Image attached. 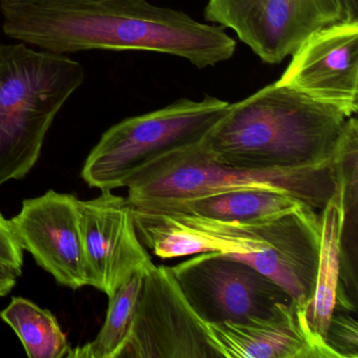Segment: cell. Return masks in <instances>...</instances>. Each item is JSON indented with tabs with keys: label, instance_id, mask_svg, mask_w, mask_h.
<instances>
[{
	"label": "cell",
	"instance_id": "6da1fadb",
	"mask_svg": "<svg viewBox=\"0 0 358 358\" xmlns=\"http://www.w3.org/2000/svg\"><path fill=\"white\" fill-rule=\"evenodd\" d=\"M0 10L8 37L50 53L155 52L205 69L236 52L223 27L146 0H1Z\"/></svg>",
	"mask_w": 358,
	"mask_h": 358
},
{
	"label": "cell",
	"instance_id": "7a4b0ae2",
	"mask_svg": "<svg viewBox=\"0 0 358 358\" xmlns=\"http://www.w3.org/2000/svg\"><path fill=\"white\" fill-rule=\"evenodd\" d=\"M351 117L276 83L230 104L202 144L222 164L244 169L330 165Z\"/></svg>",
	"mask_w": 358,
	"mask_h": 358
},
{
	"label": "cell",
	"instance_id": "3957f363",
	"mask_svg": "<svg viewBox=\"0 0 358 358\" xmlns=\"http://www.w3.org/2000/svg\"><path fill=\"white\" fill-rule=\"evenodd\" d=\"M85 79L68 56L0 45V186L30 173L52 123Z\"/></svg>",
	"mask_w": 358,
	"mask_h": 358
},
{
	"label": "cell",
	"instance_id": "277c9868",
	"mask_svg": "<svg viewBox=\"0 0 358 358\" xmlns=\"http://www.w3.org/2000/svg\"><path fill=\"white\" fill-rule=\"evenodd\" d=\"M129 204L194 199L236 190L288 194L322 211L337 192L332 164L303 169H244L211 158L202 140L169 150L138 169L125 182Z\"/></svg>",
	"mask_w": 358,
	"mask_h": 358
},
{
	"label": "cell",
	"instance_id": "5b68a950",
	"mask_svg": "<svg viewBox=\"0 0 358 358\" xmlns=\"http://www.w3.org/2000/svg\"><path fill=\"white\" fill-rule=\"evenodd\" d=\"M229 103L205 96L180 99L160 110L113 125L90 152L81 171L90 187H124L134 173L171 150L200 141L223 118Z\"/></svg>",
	"mask_w": 358,
	"mask_h": 358
},
{
	"label": "cell",
	"instance_id": "8992f818",
	"mask_svg": "<svg viewBox=\"0 0 358 358\" xmlns=\"http://www.w3.org/2000/svg\"><path fill=\"white\" fill-rule=\"evenodd\" d=\"M205 17L234 30L269 64H280L320 29L353 22L345 0H208Z\"/></svg>",
	"mask_w": 358,
	"mask_h": 358
},
{
	"label": "cell",
	"instance_id": "52a82bcc",
	"mask_svg": "<svg viewBox=\"0 0 358 358\" xmlns=\"http://www.w3.org/2000/svg\"><path fill=\"white\" fill-rule=\"evenodd\" d=\"M171 268L188 303L205 322H244L268 316L280 303L293 301L271 278L225 253H199Z\"/></svg>",
	"mask_w": 358,
	"mask_h": 358
},
{
	"label": "cell",
	"instance_id": "ba28073f",
	"mask_svg": "<svg viewBox=\"0 0 358 358\" xmlns=\"http://www.w3.org/2000/svg\"><path fill=\"white\" fill-rule=\"evenodd\" d=\"M119 358H222L171 267L154 265L144 274L131 335Z\"/></svg>",
	"mask_w": 358,
	"mask_h": 358
},
{
	"label": "cell",
	"instance_id": "9c48e42d",
	"mask_svg": "<svg viewBox=\"0 0 358 358\" xmlns=\"http://www.w3.org/2000/svg\"><path fill=\"white\" fill-rule=\"evenodd\" d=\"M78 209L87 286L110 297L134 274L155 265L127 198L103 190L97 198L79 200Z\"/></svg>",
	"mask_w": 358,
	"mask_h": 358
},
{
	"label": "cell",
	"instance_id": "30bf717a",
	"mask_svg": "<svg viewBox=\"0 0 358 358\" xmlns=\"http://www.w3.org/2000/svg\"><path fill=\"white\" fill-rule=\"evenodd\" d=\"M131 210L140 241L160 259L204 252H261L269 248L280 217L278 215L252 222H224L199 215L155 213L133 207Z\"/></svg>",
	"mask_w": 358,
	"mask_h": 358
},
{
	"label": "cell",
	"instance_id": "8fae6325",
	"mask_svg": "<svg viewBox=\"0 0 358 358\" xmlns=\"http://www.w3.org/2000/svg\"><path fill=\"white\" fill-rule=\"evenodd\" d=\"M278 83L349 117L358 110V22L329 24L294 53Z\"/></svg>",
	"mask_w": 358,
	"mask_h": 358
},
{
	"label": "cell",
	"instance_id": "7c38bea8",
	"mask_svg": "<svg viewBox=\"0 0 358 358\" xmlns=\"http://www.w3.org/2000/svg\"><path fill=\"white\" fill-rule=\"evenodd\" d=\"M78 199L49 190L22 202L11 220L24 250L62 286H87L79 225Z\"/></svg>",
	"mask_w": 358,
	"mask_h": 358
},
{
	"label": "cell",
	"instance_id": "4fadbf2b",
	"mask_svg": "<svg viewBox=\"0 0 358 358\" xmlns=\"http://www.w3.org/2000/svg\"><path fill=\"white\" fill-rule=\"evenodd\" d=\"M306 310L293 299L264 317L205 327L222 358H341L312 330Z\"/></svg>",
	"mask_w": 358,
	"mask_h": 358
},
{
	"label": "cell",
	"instance_id": "5bb4252c",
	"mask_svg": "<svg viewBox=\"0 0 358 358\" xmlns=\"http://www.w3.org/2000/svg\"><path fill=\"white\" fill-rule=\"evenodd\" d=\"M320 240L322 213L303 204L282 215L269 248L227 255L252 266L308 307L315 289Z\"/></svg>",
	"mask_w": 358,
	"mask_h": 358
},
{
	"label": "cell",
	"instance_id": "9a60e30c",
	"mask_svg": "<svg viewBox=\"0 0 358 358\" xmlns=\"http://www.w3.org/2000/svg\"><path fill=\"white\" fill-rule=\"evenodd\" d=\"M303 204L288 194L248 189L201 198L148 201L131 206L155 213L199 215L224 222H252L280 215Z\"/></svg>",
	"mask_w": 358,
	"mask_h": 358
},
{
	"label": "cell",
	"instance_id": "2e32d148",
	"mask_svg": "<svg viewBox=\"0 0 358 358\" xmlns=\"http://www.w3.org/2000/svg\"><path fill=\"white\" fill-rule=\"evenodd\" d=\"M320 213L322 240L317 275L306 315L312 330L324 341L341 280V238L345 217L337 192Z\"/></svg>",
	"mask_w": 358,
	"mask_h": 358
},
{
	"label": "cell",
	"instance_id": "e0dca14e",
	"mask_svg": "<svg viewBox=\"0 0 358 358\" xmlns=\"http://www.w3.org/2000/svg\"><path fill=\"white\" fill-rule=\"evenodd\" d=\"M0 317L13 329L28 357H70L72 348L68 337L50 310L39 307L30 299L15 296L0 312Z\"/></svg>",
	"mask_w": 358,
	"mask_h": 358
},
{
	"label": "cell",
	"instance_id": "ac0fdd59",
	"mask_svg": "<svg viewBox=\"0 0 358 358\" xmlns=\"http://www.w3.org/2000/svg\"><path fill=\"white\" fill-rule=\"evenodd\" d=\"M144 274H134L108 297L101 330L91 343L72 349L69 358H119L131 335Z\"/></svg>",
	"mask_w": 358,
	"mask_h": 358
},
{
	"label": "cell",
	"instance_id": "d6986e66",
	"mask_svg": "<svg viewBox=\"0 0 358 358\" xmlns=\"http://www.w3.org/2000/svg\"><path fill=\"white\" fill-rule=\"evenodd\" d=\"M337 178V194L343 211V224L357 222L358 204V121L348 119L333 157Z\"/></svg>",
	"mask_w": 358,
	"mask_h": 358
},
{
	"label": "cell",
	"instance_id": "ffe728a7",
	"mask_svg": "<svg viewBox=\"0 0 358 358\" xmlns=\"http://www.w3.org/2000/svg\"><path fill=\"white\" fill-rule=\"evenodd\" d=\"M348 310L335 307L327 330V345L341 358H358V326Z\"/></svg>",
	"mask_w": 358,
	"mask_h": 358
},
{
	"label": "cell",
	"instance_id": "44dd1931",
	"mask_svg": "<svg viewBox=\"0 0 358 358\" xmlns=\"http://www.w3.org/2000/svg\"><path fill=\"white\" fill-rule=\"evenodd\" d=\"M0 263L22 271L24 249L11 220L0 213Z\"/></svg>",
	"mask_w": 358,
	"mask_h": 358
},
{
	"label": "cell",
	"instance_id": "7402d4cb",
	"mask_svg": "<svg viewBox=\"0 0 358 358\" xmlns=\"http://www.w3.org/2000/svg\"><path fill=\"white\" fill-rule=\"evenodd\" d=\"M20 270L0 263V297L6 296L15 287L17 278L22 275Z\"/></svg>",
	"mask_w": 358,
	"mask_h": 358
},
{
	"label": "cell",
	"instance_id": "603a6c76",
	"mask_svg": "<svg viewBox=\"0 0 358 358\" xmlns=\"http://www.w3.org/2000/svg\"><path fill=\"white\" fill-rule=\"evenodd\" d=\"M350 13L355 20H358V0H345Z\"/></svg>",
	"mask_w": 358,
	"mask_h": 358
},
{
	"label": "cell",
	"instance_id": "cb8c5ba5",
	"mask_svg": "<svg viewBox=\"0 0 358 358\" xmlns=\"http://www.w3.org/2000/svg\"><path fill=\"white\" fill-rule=\"evenodd\" d=\"M22 1H32V0H22ZM81 1H91V0H81Z\"/></svg>",
	"mask_w": 358,
	"mask_h": 358
}]
</instances>
